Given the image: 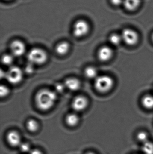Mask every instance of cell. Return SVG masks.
Here are the masks:
<instances>
[{
	"label": "cell",
	"instance_id": "52a82bcc",
	"mask_svg": "<svg viewBox=\"0 0 153 154\" xmlns=\"http://www.w3.org/2000/svg\"><path fill=\"white\" fill-rule=\"evenodd\" d=\"M10 50L13 57H20L25 53L26 46L21 41L15 40L10 44Z\"/></svg>",
	"mask_w": 153,
	"mask_h": 154
},
{
	"label": "cell",
	"instance_id": "f546056e",
	"mask_svg": "<svg viewBox=\"0 0 153 154\" xmlns=\"http://www.w3.org/2000/svg\"><path fill=\"white\" fill-rule=\"evenodd\" d=\"M152 40L153 42V33H152Z\"/></svg>",
	"mask_w": 153,
	"mask_h": 154
},
{
	"label": "cell",
	"instance_id": "44dd1931",
	"mask_svg": "<svg viewBox=\"0 0 153 154\" xmlns=\"http://www.w3.org/2000/svg\"><path fill=\"white\" fill-rule=\"evenodd\" d=\"M13 56L11 54H4L2 57L1 61L5 66H10L13 61Z\"/></svg>",
	"mask_w": 153,
	"mask_h": 154
},
{
	"label": "cell",
	"instance_id": "4316f807",
	"mask_svg": "<svg viewBox=\"0 0 153 154\" xmlns=\"http://www.w3.org/2000/svg\"><path fill=\"white\" fill-rule=\"evenodd\" d=\"M30 154H43V153L40 151V150H38V149H34L31 151Z\"/></svg>",
	"mask_w": 153,
	"mask_h": 154
},
{
	"label": "cell",
	"instance_id": "9a60e30c",
	"mask_svg": "<svg viewBox=\"0 0 153 154\" xmlns=\"http://www.w3.org/2000/svg\"><path fill=\"white\" fill-rule=\"evenodd\" d=\"M65 120L67 125L71 127H74L77 125L79 123V117L76 114L72 113L66 116Z\"/></svg>",
	"mask_w": 153,
	"mask_h": 154
},
{
	"label": "cell",
	"instance_id": "e0dca14e",
	"mask_svg": "<svg viewBox=\"0 0 153 154\" xmlns=\"http://www.w3.org/2000/svg\"><path fill=\"white\" fill-rule=\"evenodd\" d=\"M27 129L31 133H35L38 130L39 125L36 120L33 119H29L26 123Z\"/></svg>",
	"mask_w": 153,
	"mask_h": 154
},
{
	"label": "cell",
	"instance_id": "4fadbf2b",
	"mask_svg": "<svg viewBox=\"0 0 153 154\" xmlns=\"http://www.w3.org/2000/svg\"><path fill=\"white\" fill-rule=\"evenodd\" d=\"M70 44L66 42H62L58 43L56 47L55 50L58 55L63 56L66 55L69 51Z\"/></svg>",
	"mask_w": 153,
	"mask_h": 154
},
{
	"label": "cell",
	"instance_id": "cb8c5ba5",
	"mask_svg": "<svg viewBox=\"0 0 153 154\" xmlns=\"http://www.w3.org/2000/svg\"><path fill=\"white\" fill-rule=\"evenodd\" d=\"M65 88H66L64 84H61V83H57L55 86L56 90L57 92H63L64 89Z\"/></svg>",
	"mask_w": 153,
	"mask_h": 154
},
{
	"label": "cell",
	"instance_id": "277c9868",
	"mask_svg": "<svg viewBox=\"0 0 153 154\" xmlns=\"http://www.w3.org/2000/svg\"><path fill=\"white\" fill-rule=\"evenodd\" d=\"M121 35L123 42L128 46H134L139 41L138 33L133 29L129 28L125 29L122 31Z\"/></svg>",
	"mask_w": 153,
	"mask_h": 154
},
{
	"label": "cell",
	"instance_id": "4dcf8cb0",
	"mask_svg": "<svg viewBox=\"0 0 153 154\" xmlns=\"http://www.w3.org/2000/svg\"><path fill=\"white\" fill-rule=\"evenodd\" d=\"M5 1H10V0H5Z\"/></svg>",
	"mask_w": 153,
	"mask_h": 154
},
{
	"label": "cell",
	"instance_id": "9c48e42d",
	"mask_svg": "<svg viewBox=\"0 0 153 154\" xmlns=\"http://www.w3.org/2000/svg\"><path fill=\"white\" fill-rule=\"evenodd\" d=\"M6 139L9 145L12 147L20 146L22 143L20 134L19 132L14 130H11L7 133Z\"/></svg>",
	"mask_w": 153,
	"mask_h": 154
},
{
	"label": "cell",
	"instance_id": "ffe728a7",
	"mask_svg": "<svg viewBox=\"0 0 153 154\" xmlns=\"http://www.w3.org/2000/svg\"><path fill=\"white\" fill-rule=\"evenodd\" d=\"M148 138H149V135L145 131H140L137 133V140L143 143L149 141Z\"/></svg>",
	"mask_w": 153,
	"mask_h": 154
},
{
	"label": "cell",
	"instance_id": "3957f363",
	"mask_svg": "<svg viewBox=\"0 0 153 154\" xmlns=\"http://www.w3.org/2000/svg\"><path fill=\"white\" fill-rule=\"evenodd\" d=\"M47 54L41 48H34L30 51L27 55L29 63L33 65H40L44 64L47 60Z\"/></svg>",
	"mask_w": 153,
	"mask_h": 154
},
{
	"label": "cell",
	"instance_id": "2e32d148",
	"mask_svg": "<svg viewBox=\"0 0 153 154\" xmlns=\"http://www.w3.org/2000/svg\"><path fill=\"white\" fill-rule=\"evenodd\" d=\"M109 41L112 46H118L123 42L121 34L114 33L110 34L109 37Z\"/></svg>",
	"mask_w": 153,
	"mask_h": 154
},
{
	"label": "cell",
	"instance_id": "8fae6325",
	"mask_svg": "<svg viewBox=\"0 0 153 154\" xmlns=\"http://www.w3.org/2000/svg\"><path fill=\"white\" fill-rule=\"evenodd\" d=\"M66 88L72 91H76L80 88L81 82L75 78H69L66 80L64 82Z\"/></svg>",
	"mask_w": 153,
	"mask_h": 154
},
{
	"label": "cell",
	"instance_id": "d6986e66",
	"mask_svg": "<svg viewBox=\"0 0 153 154\" xmlns=\"http://www.w3.org/2000/svg\"><path fill=\"white\" fill-rule=\"evenodd\" d=\"M142 151L144 154H153V143L148 141L143 143Z\"/></svg>",
	"mask_w": 153,
	"mask_h": 154
},
{
	"label": "cell",
	"instance_id": "d4e9b609",
	"mask_svg": "<svg viewBox=\"0 0 153 154\" xmlns=\"http://www.w3.org/2000/svg\"><path fill=\"white\" fill-rule=\"evenodd\" d=\"M110 2L112 5L118 6L123 5L124 0H110Z\"/></svg>",
	"mask_w": 153,
	"mask_h": 154
},
{
	"label": "cell",
	"instance_id": "7c38bea8",
	"mask_svg": "<svg viewBox=\"0 0 153 154\" xmlns=\"http://www.w3.org/2000/svg\"><path fill=\"white\" fill-rule=\"evenodd\" d=\"M141 0H124L123 5L127 11H134L140 6Z\"/></svg>",
	"mask_w": 153,
	"mask_h": 154
},
{
	"label": "cell",
	"instance_id": "f1b7e54d",
	"mask_svg": "<svg viewBox=\"0 0 153 154\" xmlns=\"http://www.w3.org/2000/svg\"><path fill=\"white\" fill-rule=\"evenodd\" d=\"M85 154H95V153L92 152H89L86 153Z\"/></svg>",
	"mask_w": 153,
	"mask_h": 154
},
{
	"label": "cell",
	"instance_id": "ba28073f",
	"mask_svg": "<svg viewBox=\"0 0 153 154\" xmlns=\"http://www.w3.org/2000/svg\"><path fill=\"white\" fill-rule=\"evenodd\" d=\"M113 49L110 46H102L98 51V58L102 62H107L110 60L113 57Z\"/></svg>",
	"mask_w": 153,
	"mask_h": 154
},
{
	"label": "cell",
	"instance_id": "8992f818",
	"mask_svg": "<svg viewBox=\"0 0 153 154\" xmlns=\"http://www.w3.org/2000/svg\"><path fill=\"white\" fill-rule=\"evenodd\" d=\"M90 29L88 22L81 19L76 21L74 24L73 33L76 38H81L88 34Z\"/></svg>",
	"mask_w": 153,
	"mask_h": 154
},
{
	"label": "cell",
	"instance_id": "30bf717a",
	"mask_svg": "<svg viewBox=\"0 0 153 154\" xmlns=\"http://www.w3.org/2000/svg\"><path fill=\"white\" fill-rule=\"evenodd\" d=\"M88 104V100L85 97L78 96L73 100L72 107L75 111L80 112L84 110L87 107Z\"/></svg>",
	"mask_w": 153,
	"mask_h": 154
},
{
	"label": "cell",
	"instance_id": "484cf974",
	"mask_svg": "<svg viewBox=\"0 0 153 154\" xmlns=\"http://www.w3.org/2000/svg\"><path fill=\"white\" fill-rule=\"evenodd\" d=\"M33 66H34V65L28 62V65H27L26 67V70L27 72H28L29 74H31V73H32L33 70H34Z\"/></svg>",
	"mask_w": 153,
	"mask_h": 154
},
{
	"label": "cell",
	"instance_id": "7a4b0ae2",
	"mask_svg": "<svg viewBox=\"0 0 153 154\" xmlns=\"http://www.w3.org/2000/svg\"><path fill=\"white\" fill-rule=\"evenodd\" d=\"M115 84L114 79L108 75L98 76L95 79L94 87L101 93H107L112 89Z\"/></svg>",
	"mask_w": 153,
	"mask_h": 154
},
{
	"label": "cell",
	"instance_id": "5bb4252c",
	"mask_svg": "<svg viewBox=\"0 0 153 154\" xmlns=\"http://www.w3.org/2000/svg\"><path fill=\"white\" fill-rule=\"evenodd\" d=\"M142 104L143 106L147 109H153V95L147 94L145 95L142 98Z\"/></svg>",
	"mask_w": 153,
	"mask_h": 154
},
{
	"label": "cell",
	"instance_id": "603a6c76",
	"mask_svg": "<svg viewBox=\"0 0 153 154\" xmlns=\"http://www.w3.org/2000/svg\"><path fill=\"white\" fill-rule=\"evenodd\" d=\"M19 147L21 151L23 152H28L30 151V146L28 143H22Z\"/></svg>",
	"mask_w": 153,
	"mask_h": 154
},
{
	"label": "cell",
	"instance_id": "7402d4cb",
	"mask_svg": "<svg viewBox=\"0 0 153 154\" xmlns=\"http://www.w3.org/2000/svg\"><path fill=\"white\" fill-rule=\"evenodd\" d=\"M10 92L9 88L4 85H1L0 87V95L1 97H5L9 94Z\"/></svg>",
	"mask_w": 153,
	"mask_h": 154
},
{
	"label": "cell",
	"instance_id": "ac0fdd59",
	"mask_svg": "<svg viewBox=\"0 0 153 154\" xmlns=\"http://www.w3.org/2000/svg\"><path fill=\"white\" fill-rule=\"evenodd\" d=\"M98 70L94 67H88L84 71V75L88 79H95L98 77Z\"/></svg>",
	"mask_w": 153,
	"mask_h": 154
},
{
	"label": "cell",
	"instance_id": "5b68a950",
	"mask_svg": "<svg viewBox=\"0 0 153 154\" xmlns=\"http://www.w3.org/2000/svg\"><path fill=\"white\" fill-rule=\"evenodd\" d=\"M23 73L22 70L19 67L12 66L6 72L5 79L9 83L17 84L22 80Z\"/></svg>",
	"mask_w": 153,
	"mask_h": 154
},
{
	"label": "cell",
	"instance_id": "6da1fadb",
	"mask_svg": "<svg viewBox=\"0 0 153 154\" xmlns=\"http://www.w3.org/2000/svg\"><path fill=\"white\" fill-rule=\"evenodd\" d=\"M57 96L54 91L48 89L40 90L35 96L37 107L42 111L49 110L54 105Z\"/></svg>",
	"mask_w": 153,
	"mask_h": 154
},
{
	"label": "cell",
	"instance_id": "83f0119b",
	"mask_svg": "<svg viewBox=\"0 0 153 154\" xmlns=\"http://www.w3.org/2000/svg\"><path fill=\"white\" fill-rule=\"evenodd\" d=\"M6 76V72L4 71L3 70H1V78H5Z\"/></svg>",
	"mask_w": 153,
	"mask_h": 154
}]
</instances>
